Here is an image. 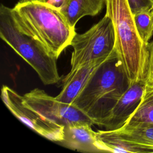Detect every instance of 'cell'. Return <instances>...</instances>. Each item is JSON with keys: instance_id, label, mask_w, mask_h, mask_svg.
Segmentation results:
<instances>
[{"instance_id": "e0dca14e", "label": "cell", "mask_w": 153, "mask_h": 153, "mask_svg": "<svg viewBox=\"0 0 153 153\" xmlns=\"http://www.w3.org/2000/svg\"><path fill=\"white\" fill-rule=\"evenodd\" d=\"M147 50L148 53V71L146 80L153 79V39L147 44Z\"/></svg>"}, {"instance_id": "4fadbf2b", "label": "cell", "mask_w": 153, "mask_h": 153, "mask_svg": "<svg viewBox=\"0 0 153 153\" xmlns=\"http://www.w3.org/2000/svg\"><path fill=\"white\" fill-rule=\"evenodd\" d=\"M137 124H153V79L146 80L141 101L124 125Z\"/></svg>"}, {"instance_id": "5b68a950", "label": "cell", "mask_w": 153, "mask_h": 153, "mask_svg": "<svg viewBox=\"0 0 153 153\" xmlns=\"http://www.w3.org/2000/svg\"><path fill=\"white\" fill-rule=\"evenodd\" d=\"M71 46L73 51L71 70L87 62L109 56L115 48V35L112 19L105 14L90 29L76 33Z\"/></svg>"}, {"instance_id": "7c38bea8", "label": "cell", "mask_w": 153, "mask_h": 153, "mask_svg": "<svg viewBox=\"0 0 153 153\" xmlns=\"http://www.w3.org/2000/svg\"><path fill=\"white\" fill-rule=\"evenodd\" d=\"M97 138L106 152L152 153L153 149L123 137L116 130H98Z\"/></svg>"}, {"instance_id": "8992f818", "label": "cell", "mask_w": 153, "mask_h": 153, "mask_svg": "<svg viewBox=\"0 0 153 153\" xmlns=\"http://www.w3.org/2000/svg\"><path fill=\"white\" fill-rule=\"evenodd\" d=\"M23 102L45 119L62 126L81 122L94 124L85 114L74 105L60 102L38 88L25 94Z\"/></svg>"}, {"instance_id": "30bf717a", "label": "cell", "mask_w": 153, "mask_h": 153, "mask_svg": "<svg viewBox=\"0 0 153 153\" xmlns=\"http://www.w3.org/2000/svg\"><path fill=\"white\" fill-rule=\"evenodd\" d=\"M111 54L106 57L87 62L71 70L63 79L61 91L55 97L60 102L72 105L99 66Z\"/></svg>"}, {"instance_id": "ba28073f", "label": "cell", "mask_w": 153, "mask_h": 153, "mask_svg": "<svg viewBox=\"0 0 153 153\" xmlns=\"http://www.w3.org/2000/svg\"><path fill=\"white\" fill-rule=\"evenodd\" d=\"M146 80H139L130 84L112 109L103 127L108 130L121 128L139 106L145 86Z\"/></svg>"}, {"instance_id": "9a60e30c", "label": "cell", "mask_w": 153, "mask_h": 153, "mask_svg": "<svg viewBox=\"0 0 153 153\" xmlns=\"http://www.w3.org/2000/svg\"><path fill=\"white\" fill-rule=\"evenodd\" d=\"M133 17L139 35L147 45L153 35V9L137 12Z\"/></svg>"}, {"instance_id": "277c9868", "label": "cell", "mask_w": 153, "mask_h": 153, "mask_svg": "<svg viewBox=\"0 0 153 153\" xmlns=\"http://www.w3.org/2000/svg\"><path fill=\"white\" fill-rule=\"evenodd\" d=\"M0 36L34 69L45 85L60 81L57 58L39 41L20 31L14 22L11 8L3 4L0 7Z\"/></svg>"}, {"instance_id": "8fae6325", "label": "cell", "mask_w": 153, "mask_h": 153, "mask_svg": "<svg viewBox=\"0 0 153 153\" xmlns=\"http://www.w3.org/2000/svg\"><path fill=\"white\" fill-rule=\"evenodd\" d=\"M106 5V0H63L59 7L70 26L74 28L85 16L98 15Z\"/></svg>"}, {"instance_id": "3957f363", "label": "cell", "mask_w": 153, "mask_h": 153, "mask_svg": "<svg viewBox=\"0 0 153 153\" xmlns=\"http://www.w3.org/2000/svg\"><path fill=\"white\" fill-rule=\"evenodd\" d=\"M106 14L112 20L115 50L130 84L146 80L148 71L147 45L137 31L128 0H106Z\"/></svg>"}, {"instance_id": "2e32d148", "label": "cell", "mask_w": 153, "mask_h": 153, "mask_svg": "<svg viewBox=\"0 0 153 153\" xmlns=\"http://www.w3.org/2000/svg\"><path fill=\"white\" fill-rule=\"evenodd\" d=\"M133 14L143 10L153 9V0H128Z\"/></svg>"}, {"instance_id": "7a4b0ae2", "label": "cell", "mask_w": 153, "mask_h": 153, "mask_svg": "<svg viewBox=\"0 0 153 153\" xmlns=\"http://www.w3.org/2000/svg\"><path fill=\"white\" fill-rule=\"evenodd\" d=\"M130 82L117 51L103 62L72 102L94 123L103 127Z\"/></svg>"}, {"instance_id": "52a82bcc", "label": "cell", "mask_w": 153, "mask_h": 153, "mask_svg": "<svg viewBox=\"0 0 153 153\" xmlns=\"http://www.w3.org/2000/svg\"><path fill=\"white\" fill-rule=\"evenodd\" d=\"M2 102L8 110L20 121L42 137L59 142L63 139L64 126L49 121L32 108L25 105L23 96L12 88L3 85L1 89Z\"/></svg>"}, {"instance_id": "5bb4252c", "label": "cell", "mask_w": 153, "mask_h": 153, "mask_svg": "<svg viewBox=\"0 0 153 153\" xmlns=\"http://www.w3.org/2000/svg\"><path fill=\"white\" fill-rule=\"evenodd\" d=\"M115 130L123 137L153 149V124L124 125Z\"/></svg>"}, {"instance_id": "9c48e42d", "label": "cell", "mask_w": 153, "mask_h": 153, "mask_svg": "<svg viewBox=\"0 0 153 153\" xmlns=\"http://www.w3.org/2000/svg\"><path fill=\"white\" fill-rule=\"evenodd\" d=\"M88 123H76L64 126L63 136L59 144L82 152H106L99 142L96 132Z\"/></svg>"}, {"instance_id": "6da1fadb", "label": "cell", "mask_w": 153, "mask_h": 153, "mask_svg": "<svg viewBox=\"0 0 153 153\" xmlns=\"http://www.w3.org/2000/svg\"><path fill=\"white\" fill-rule=\"evenodd\" d=\"M14 22L20 31L39 41L57 58L71 45L76 33L57 7L48 2H17L11 8Z\"/></svg>"}, {"instance_id": "ac0fdd59", "label": "cell", "mask_w": 153, "mask_h": 153, "mask_svg": "<svg viewBox=\"0 0 153 153\" xmlns=\"http://www.w3.org/2000/svg\"><path fill=\"white\" fill-rule=\"evenodd\" d=\"M42 1V2H48L49 0H19L17 2H26V1Z\"/></svg>"}]
</instances>
